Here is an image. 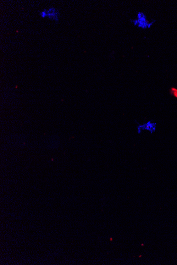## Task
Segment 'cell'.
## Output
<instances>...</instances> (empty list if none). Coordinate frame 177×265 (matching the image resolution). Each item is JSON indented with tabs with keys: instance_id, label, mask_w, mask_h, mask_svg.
Returning <instances> with one entry per match:
<instances>
[{
	"instance_id": "2",
	"label": "cell",
	"mask_w": 177,
	"mask_h": 265,
	"mask_svg": "<svg viewBox=\"0 0 177 265\" xmlns=\"http://www.w3.org/2000/svg\"><path fill=\"white\" fill-rule=\"evenodd\" d=\"M170 93L173 96H174L175 97L177 98V89L175 88H171L170 89Z\"/></svg>"
},
{
	"instance_id": "3",
	"label": "cell",
	"mask_w": 177,
	"mask_h": 265,
	"mask_svg": "<svg viewBox=\"0 0 177 265\" xmlns=\"http://www.w3.org/2000/svg\"><path fill=\"white\" fill-rule=\"evenodd\" d=\"M40 15L41 16V17H42L43 18L48 16V11H47V10H44V11L41 12L40 13Z\"/></svg>"
},
{
	"instance_id": "1",
	"label": "cell",
	"mask_w": 177,
	"mask_h": 265,
	"mask_svg": "<svg viewBox=\"0 0 177 265\" xmlns=\"http://www.w3.org/2000/svg\"><path fill=\"white\" fill-rule=\"evenodd\" d=\"M138 26L143 28H147V26H148V23H147V21L146 20L145 18H144V14H143L141 12L138 13Z\"/></svg>"
}]
</instances>
